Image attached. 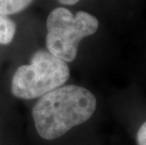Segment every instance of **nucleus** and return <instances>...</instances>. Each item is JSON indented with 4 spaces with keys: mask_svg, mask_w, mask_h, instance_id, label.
I'll return each mask as SVG.
<instances>
[{
    "mask_svg": "<svg viewBox=\"0 0 146 145\" xmlns=\"http://www.w3.org/2000/svg\"><path fill=\"white\" fill-rule=\"evenodd\" d=\"M16 32V26L12 20L0 13V44H9L13 40Z\"/></svg>",
    "mask_w": 146,
    "mask_h": 145,
    "instance_id": "4",
    "label": "nucleus"
},
{
    "mask_svg": "<svg viewBox=\"0 0 146 145\" xmlns=\"http://www.w3.org/2000/svg\"><path fill=\"white\" fill-rule=\"evenodd\" d=\"M98 26L97 18L88 12L78 11L74 15L65 8H56L46 21L47 50L65 62H71L76 58L80 41L94 34Z\"/></svg>",
    "mask_w": 146,
    "mask_h": 145,
    "instance_id": "3",
    "label": "nucleus"
},
{
    "mask_svg": "<svg viewBox=\"0 0 146 145\" xmlns=\"http://www.w3.org/2000/svg\"><path fill=\"white\" fill-rule=\"evenodd\" d=\"M69 76L67 62L42 49L34 53L30 64L20 66L14 73L11 92L21 99L40 98L61 87Z\"/></svg>",
    "mask_w": 146,
    "mask_h": 145,
    "instance_id": "2",
    "label": "nucleus"
},
{
    "mask_svg": "<svg viewBox=\"0 0 146 145\" xmlns=\"http://www.w3.org/2000/svg\"><path fill=\"white\" fill-rule=\"evenodd\" d=\"M33 0H0V13L11 15L18 13L31 4Z\"/></svg>",
    "mask_w": 146,
    "mask_h": 145,
    "instance_id": "5",
    "label": "nucleus"
},
{
    "mask_svg": "<svg viewBox=\"0 0 146 145\" xmlns=\"http://www.w3.org/2000/svg\"><path fill=\"white\" fill-rule=\"evenodd\" d=\"M58 1L64 5H74L77 2H79L80 0H58Z\"/></svg>",
    "mask_w": 146,
    "mask_h": 145,
    "instance_id": "7",
    "label": "nucleus"
},
{
    "mask_svg": "<svg viewBox=\"0 0 146 145\" xmlns=\"http://www.w3.org/2000/svg\"><path fill=\"white\" fill-rule=\"evenodd\" d=\"M95 109L96 98L89 89L67 85L40 97L32 114L38 134L44 140H55L88 121Z\"/></svg>",
    "mask_w": 146,
    "mask_h": 145,
    "instance_id": "1",
    "label": "nucleus"
},
{
    "mask_svg": "<svg viewBox=\"0 0 146 145\" xmlns=\"http://www.w3.org/2000/svg\"><path fill=\"white\" fill-rule=\"evenodd\" d=\"M137 140L139 145H146V122L139 127L137 135Z\"/></svg>",
    "mask_w": 146,
    "mask_h": 145,
    "instance_id": "6",
    "label": "nucleus"
}]
</instances>
